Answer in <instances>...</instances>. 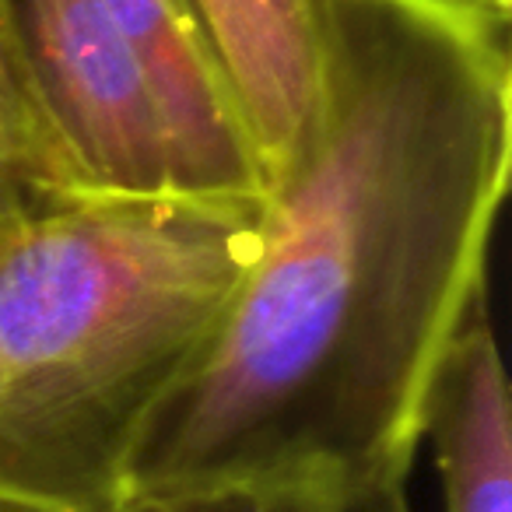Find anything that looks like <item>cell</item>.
I'll return each mask as SVG.
<instances>
[{
    "instance_id": "cell-2",
    "label": "cell",
    "mask_w": 512,
    "mask_h": 512,
    "mask_svg": "<svg viewBox=\"0 0 512 512\" xmlns=\"http://www.w3.org/2000/svg\"><path fill=\"white\" fill-rule=\"evenodd\" d=\"M260 197L78 193L0 225V498L123 512L144 425L246 278Z\"/></svg>"
},
{
    "instance_id": "cell-6",
    "label": "cell",
    "mask_w": 512,
    "mask_h": 512,
    "mask_svg": "<svg viewBox=\"0 0 512 512\" xmlns=\"http://www.w3.org/2000/svg\"><path fill=\"white\" fill-rule=\"evenodd\" d=\"M421 435L435 446L446 512H512L509 386L481 302L435 369Z\"/></svg>"
},
{
    "instance_id": "cell-5",
    "label": "cell",
    "mask_w": 512,
    "mask_h": 512,
    "mask_svg": "<svg viewBox=\"0 0 512 512\" xmlns=\"http://www.w3.org/2000/svg\"><path fill=\"white\" fill-rule=\"evenodd\" d=\"M155 95L179 190L260 197L264 179L190 0H102Z\"/></svg>"
},
{
    "instance_id": "cell-3",
    "label": "cell",
    "mask_w": 512,
    "mask_h": 512,
    "mask_svg": "<svg viewBox=\"0 0 512 512\" xmlns=\"http://www.w3.org/2000/svg\"><path fill=\"white\" fill-rule=\"evenodd\" d=\"M4 18L39 113L85 190H172V151L155 95L106 4L4 0Z\"/></svg>"
},
{
    "instance_id": "cell-7",
    "label": "cell",
    "mask_w": 512,
    "mask_h": 512,
    "mask_svg": "<svg viewBox=\"0 0 512 512\" xmlns=\"http://www.w3.org/2000/svg\"><path fill=\"white\" fill-rule=\"evenodd\" d=\"M78 193L92 190H85L71 158L39 113V102L11 46L0 0V225L29 218Z\"/></svg>"
},
{
    "instance_id": "cell-4",
    "label": "cell",
    "mask_w": 512,
    "mask_h": 512,
    "mask_svg": "<svg viewBox=\"0 0 512 512\" xmlns=\"http://www.w3.org/2000/svg\"><path fill=\"white\" fill-rule=\"evenodd\" d=\"M264 190L295 158L320 113L327 0H190Z\"/></svg>"
},
{
    "instance_id": "cell-1",
    "label": "cell",
    "mask_w": 512,
    "mask_h": 512,
    "mask_svg": "<svg viewBox=\"0 0 512 512\" xmlns=\"http://www.w3.org/2000/svg\"><path fill=\"white\" fill-rule=\"evenodd\" d=\"M505 25L474 0H327L320 113L267 183L225 316L130 453L123 512L407 481L509 186Z\"/></svg>"
},
{
    "instance_id": "cell-8",
    "label": "cell",
    "mask_w": 512,
    "mask_h": 512,
    "mask_svg": "<svg viewBox=\"0 0 512 512\" xmlns=\"http://www.w3.org/2000/svg\"><path fill=\"white\" fill-rule=\"evenodd\" d=\"M341 488L327 484H278V488H242L193 502L165 505L151 512H337Z\"/></svg>"
},
{
    "instance_id": "cell-10",
    "label": "cell",
    "mask_w": 512,
    "mask_h": 512,
    "mask_svg": "<svg viewBox=\"0 0 512 512\" xmlns=\"http://www.w3.org/2000/svg\"><path fill=\"white\" fill-rule=\"evenodd\" d=\"M0 512H39V509H29V505H15V502H4V498H0Z\"/></svg>"
},
{
    "instance_id": "cell-9",
    "label": "cell",
    "mask_w": 512,
    "mask_h": 512,
    "mask_svg": "<svg viewBox=\"0 0 512 512\" xmlns=\"http://www.w3.org/2000/svg\"><path fill=\"white\" fill-rule=\"evenodd\" d=\"M337 512H411L404 481H372L362 488L341 491Z\"/></svg>"
}]
</instances>
